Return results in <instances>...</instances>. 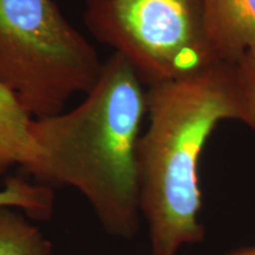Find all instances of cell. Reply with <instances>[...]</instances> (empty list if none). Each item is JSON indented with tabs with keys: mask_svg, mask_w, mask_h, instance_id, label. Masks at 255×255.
<instances>
[{
	"mask_svg": "<svg viewBox=\"0 0 255 255\" xmlns=\"http://www.w3.org/2000/svg\"><path fill=\"white\" fill-rule=\"evenodd\" d=\"M146 89L132 65L114 52L85 100L68 113L33 119L38 183L75 188L110 237L131 240L141 222L137 145Z\"/></svg>",
	"mask_w": 255,
	"mask_h": 255,
	"instance_id": "obj_1",
	"label": "cell"
},
{
	"mask_svg": "<svg viewBox=\"0 0 255 255\" xmlns=\"http://www.w3.org/2000/svg\"><path fill=\"white\" fill-rule=\"evenodd\" d=\"M149 126L139 137V212L150 255H178L202 244L200 159L223 121H241L232 63L146 88Z\"/></svg>",
	"mask_w": 255,
	"mask_h": 255,
	"instance_id": "obj_2",
	"label": "cell"
},
{
	"mask_svg": "<svg viewBox=\"0 0 255 255\" xmlns=\"http://www.w3.org/2000/svg\"><path fill=\"white\" fill-rule=\"evenodd\" d=\"M103 63L55 0H0V85L32 119L92 90Z\"/></svg>",
	"mask_w": 255,
	"mask_h": 255,
	"instance_id": "obj_3",
	"label": "cell"
},
{
	"mask_svg": "<svg viewBox=\"0 0 255 255\" xmlns=\"http://www.w3.org/2000/svg\"><path fill=\"white\" fill-rule=\"evenodd\" d=\"M83 20L146 87L219 63L207 39L202 0H84Z\"/></svg>",
	"mask_w": 255,
	"mask_h": 255,
	"instance_id": "obj_4",
	"label": "cell"
},
{
	"mask_svg": "<svg viewBox=\"0 0 255 255\" xmlns=\"http://www.w3.org/2000/svg\"><path fill=\"white\" fill-rule=\"evenodd\" d=\"M207 39L218 62L234 63L255 46V0H202Z\"/></svg>",
	"mask_w": 255,
	"mask_h": 255,
	"instance_id": "obj_5",
	"label": "cell"
},
{
	"mask_svg": "<svg viewBox=\"0 0 255 255\" xmlns=\"http://www.w3.org/2000/svg\"><path fill=\"white\" fill-rule=\"evenodd\" d=\"M32 117L17 97L0 85V176L20 165L32 173L39 151L31 133Z\"/></svg>",
	"mask_w": 255,
	"mask_h": 255,
	"instance_id": "obj_6",
	"label": "cell"
},
{
	"mask_svg": "<svg viewBox=\"0 0 255 255\" xmlns=\"http://www.w3.org/2000/svg\"><path fill=\"white\" fill-rule=\"evenodd\" d=\"M0 255H55V251L33 219L20 209L0 207Z\"/></svg>",
	"mask_w": 255,
	"mask_h": 255,
	"instance_id": "obj_7",
	"label": "cell"
},
{
	"mask_svg": "<svg viewBox=\"0 0 255 255\" xmlns=\"http://www.w3.org/2000/svg\"><path fill=\"white\" fill-rule=\"evenodd\" d=\"M0 207L20 209L34 221L47 220L55 210V193L52 188L45 184L32 183L19 176H9L0 188Z\"/></svg>",
	"mask_w": 255,
	"mask_h": 255,
	"instance_id": "obj_8",
	"label": "cell"
},
{
	"mask_svg": "<svg viewBox=\"0 0 255 255\" xmlns=\"http://www.w3.org/2000/svg\"><path fill=\"white\" fill-rule=\"evenodd\" d=\"M232 65L241 105V122L255 132V46L247 50Z\"/></svg>",
	"mask_w": 255,
	"mask_h": 255,
	"instance_id": "obj_9",
	"label": "cell"
},
{
	"mask_svg": "<svg viewBox=\"0 0 255 255\" xmlns=\"http://www.w3.org/2000/svg\"><path fill=\"white\" fill-rule=\"evenodd\" d=\"M225 255H255V245L253 246H245L232 252H228Z\"/></svg>",
	"mask_w": 255,
	"mask_h": 255,
	"instance_id": "obj_10",
	"label": "cell"
}]
</instances>
